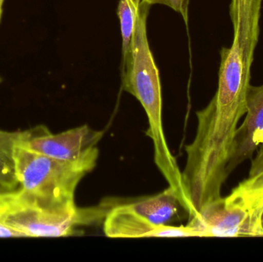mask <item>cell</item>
Segmentation results:
<instances>
[{"mask_svg":"<svg viewBox=\"0 0 263 262\" xmlns=\"http://www.w3.org/2000/svg\"><path fill=\"white\" fill-rule=\"evenodd\" d=\"M220 56L217 91L208 106L196 112V135L185 147L186 161L181 178L190 220L204 206L222 198L238 123L247 111L251 66L236 37L230 48L221 49Z\"/></svg>","mask_w":263,"mask_h":262,"instance_id":"obj_1","label":"cell"},{"mask_svg":"<svg viewBox=\"0 0 263 262\" xmlns=\"http://www.w3.org/2000/svg\"><path fill=\"white\" fill-rule=\"evenodd\" d=\"M150 6L142 2L129 49L123 55V88L142 105L146 113V135L153 140L154 160L163 176H173L179 167L170 152L162 125V86L159 70L148 45L146 20Z\"/></svg>","mask_w":263,"mask_h":262,"instance_id":"obj_2","label":"cell"},{"mask_svg":"<svg viewBox=\"0 0 263 262\" xmlns=\"http://www.w3.org/2000/svg\"><path fill=\"white\" fill-rule=\"evenodd\" d=\"M97 149L78 161H63L28 150L15 143L13 156L20 189L55 207L77 206L80 182L97 166Z\"/></svg>","mask_w":263,"mask_h":262,"instance_id":"obj_3","label":"cell"},{"mask_svg":"<svg viewBox=\"0 0 263 262\" xmlns=\"http://www.w3.org/2000/svg\"><path fill=\"white\" fill-rule=\"evenodd\" d=\"M106 208L55 207L21 189L0 191V223L27 237L70 236L78 226L104 219Z\"/></svg>","mask_w":263,"mask_h":262,"instance_id":"obj_4","label":"cell"},{"mask_svg":"<svg viewBox=\"0 0 263 262\" xmlns=\"http://www.w3.org/2000/svg\"><path fill=\"white\" fill-rule=\"evenodd\" d=\"M263 203L254 199L240 186L225 198L212 201L189 221L196 237H263Z\"/></svg>","mask_w":263,"mask_h":262,"instance_id":"obj_5","label":"cell"},{"mask_svg":"<svg viewBox=\"0 0 263 262\" xmlns=\"http://www.w3.org/2000/svg\"><path fill=\"white\" fill-rule=\"evenodd\" d=\"M103 131L83 125L52 134L45 126L18 132L16 144L28 150L63 161H78L97 149Z\"/></svg>","mask_w":263,"mask_h":262,"instance_id":"obj_6","label":"cell"},{"mask_svg":"<svg viewBox=\"0 0 263 262\" xmlns=\"http://www.w3.org/2000/svg\"><path fill=\"white\" fill-rule=\"evenodd\" d=\"M103 221V231L109 238H187L196 237L191 226H157L136 213L126 203L115 201Z\"/></svg>","mask_w":263,"mask_h":262,"instance_id":"obj_7","label":"cell"},{"mask_svg":"<svg viewBox=\"0 0 263 262\" xmlns=\"http://www.w3.org/2000/svg\"><path fill=\"white\" fill-rule=\"evenodd\" d=\"M247 108V116L236 132L234 155L227 167L229 175L239 165L251 158L263 144V85H250Z\"/></svg>","mask_w":263,"mask_h":262,"instance_id":"obj_8","label":"cell"},{"mask_svg":"<svg viewBox=\"0 0 263 262\" xmlns=\"http://www.w3.org/2000/svg\"><path fill=\"white\" fill-rule=\"evenodd\" d=\"M262 0H231L230 15L233 37L239 41L249 65L252 66L259 42V19Z\"/></svg>","mask_w":263,"mask_h":262,"instance_id":"obj_9","label":"cell"},{"mask_svg":"<svg viewBox=\"0 0 263 262\" xmlns=\"http://www.w3.org/2000/svg\"><path fill=\"white\" fill-rule=\"evenodd\" d=\"M124 203L136 213L157 226L168 225L177 215L179 208L183 209L177 194L170 186L157 195L142 197Z\"/></svg>","mask_w":263,"mask_h":262,"instance_id":"obj_10","label":"cell"},{"mask_svg":"<svg viewBox=\"0 0 263 262\" xmlns=\"http://www.w3.org/2000/svg\"><path fill=\"white\" fill-rule=\"evenodd\" d=\"M18 132L0 130V191H12L20 187L15 172L14 146Z\"/></svg>","mask_w":263,"mask_h":262,"instance_id":"obj_11","label":"cell"},{"mask_svg":"<svg viewBox=\"0 0 263 262\" xmlns=\"http://www.w3.org/2000/svg\"><path fill=\"white\" fill-rule=\"evenodd\" d=\"M142 2L150 6L154 4L165 5L180 13L185 23H188L189 0H142Z\"/></svg>","mask_w":263,"mask_h":262,"instance_id":"obj_12","label":"cell"},{"mask_svg":"<svg viewBox=\"0 0 263 262\" xmlns=\"http://www.w3.org/2000/svg\"><path fill=\"white\" fill-rule=\"evenodd\" d=\"M142 0H120L117 14L126 13L137 15Z\"/></svg>","mask_w":263,"mask_h":262,"instance_id":"obj_13","label":"cell"},{"mask_svg":"<svg viewBox=\"0 0 263 262\" xmlns=\"http://www.w3.org/2000/svg\"><path fill=\"white\" fill-rule=\"evenodd\" d=\"M0 237L3 238H17V237H27L23 232L9 227L6 225L0 223Z\"/></svg>","mask_w":263,"mask_h":262,"instance_id":"obj_14","label":"cell"},{"mask_svg":"<svg viewBox=\"0 0 263 262\" xmlns=\"http://www.w3.org/2000/svg\"><path fill=\"white\" fill-rule=\"evenodd\" d=\"M4 0H0V21H1L2 14H3V4Z\"/></svg>","mask_w":263,"mask_h":262,"instance_id":"obj_15","label":"cell"},{"mask_svg":"<svg viewBox=\"0 0 263 262\" xmlns=\"http://www.w3.org/2000/svg\"><path fill=\"white\" fill-rule=\"evenodd\" d=\"M2 81H3V79H2L1 76H0V83H2Z\"/></svg>","mask_w":263,"mask_h":262,"instance_id":"obj_16","label":"cell"},{"mask_svg":"<svg viewBox=\"0 0 263 262\" xmlns=\"http://www.w3.org/2000/svg\"><path fill=\"white\" fill-rule=\"evenodd\" d=\"M262 225H263V215H262Z\"/></svg>","mask_w":263,"mask_h":262,"instance_id":"obj_17","label":"cell"}]
</instances>
